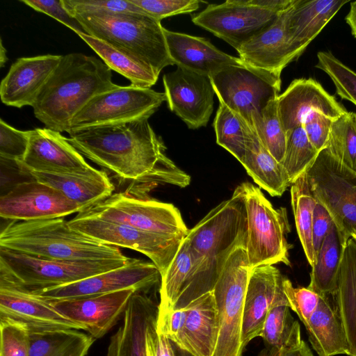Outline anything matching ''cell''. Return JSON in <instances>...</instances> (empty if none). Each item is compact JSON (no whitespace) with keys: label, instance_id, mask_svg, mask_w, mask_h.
<instances>
[{"label":"cell","instance_id":"31","mask_svg":"<svg viewBox=\"0 0 356 356\" xmlns=\"http://www.w3.org/2000/svg\"><path fill=\"white\" fill-rule=\"evenodd\" d=\"M195 271L194 257L185 238L165 273L161 277L158 315L186 307V298Z\"/></svg>","mask_w":356,"mask_h":356},{"label":"cell","instance_id":"30","mask_svg":"<svg viewBox=\"0 0 356 356\" xmlns=\"http://www.w3.org/2000/svg\"><path fill=\"white\" fill-rule=\"evenodd\" d=\"M344 0H296L288 10V26L295 41L307 49L343 6Z\"/></svg>","mask_w":356,"mask_h":356},{"label":"cell","instance_id":"47","mask_svg":"<svg viewBox=\"0 0 356 356\" xmlns=\"http://www.w3.org/2000/svg\"><path fill=\"white\" fill-rule=\"evenodd\" d=\"M30 131L18 130L0 120V158L22 161L26 153Z\"/></svg>","mask_w":356,"mask_h":356},{"label":"cell","instance_id":"52","mask_svg":"<svg viewBox=\"0 0 356 356\" xmlns=\"http://www.w3.org/2000/svg\"><path fill=\"white\" fill-rule=\"evenodd\" d=\"M333 224L334 221L328 211L323 204L317 202L312 223L313 243L316 254Z\"/></svg>","mask_w":356,"mask_h":356},{"label":"cell","instance_id":"33","mask_svg":"<svg viewBox=\"0 0 356 356\" xmlns=\"http://www.w3.org/2000/svg\"><path fill=\"white\" fill-rule=\"evenodd\" d=\"M241 163L254 181L272 196H281L291 185L282 165L264 147L253 129Z\"/></svg>","mask_w":356,"mask_h":356},{"label":"cell","instance_id":"38","mask_svg":"<svg viewBox=\"0 0 356 356\" xmlns=\"http://www.w3.org/2000/svg\"><path fill=\"white\" fill-rule=\"evenodd\" d=\"M29 356H86L95 341L78 330L30 334Z\"/></svg>","mask_w":356,"mask_h":356},{"label":"cell","instance_id":"17","mask_svg":"<svg viewBox=\"0 0 356 356\" xmlns=\"http://www.w3.org/2000/svg\"><path fill=\"white\" fill-rule=\"evenodd\" d=\"M81 211L61 192L33 179L15 184L0 197V216L10 221L53 219Z\"/></svg>","mask_w":356,"mask_h":356},{"label":"cell","instance_id":"25","mask_svg":"<svg viewBox=\"0 0 356 356\" xmlns=\"http://www.w3.org/2000/svg\"><path fill=\"white\" fill-rule=\"evenodd\" d=\"M169 55L177 67L211 76L230 65H243L239 58L230 56L208 40L164 29Z\"/></svg>","mask_w":356,"mask_h":356},{"label":"cell","instance_id":"55","mask_svg":"<svg viewBox=\"0 0 356 356\" xmlns=\"http://www.w3.org/2000/svg\"><path fill=\"white\" fill-rule=\"evenodd\" d=\"M172 351H173V356H194L189 352L182 349L179 346H178L176 343L172 342Z\"/></svg>","mask_w":356,"mask_h":356},{"label":"cell","instance_id":"10","mask_svg":"<svg viewBox=\"0 0 356 356\" xmlns=\"http://www.w3.org/2000/svg\"><path fill=\"white\" fill-rule=\"evenodd\" d=\"M83 212L167 238L183 241L189 232L172 204L136 197L127 192L113 193Z\"/></svg>","mask_w":356,"mask_h":356},{"label":"cell","instance_id":"45","mask_svg":"<svg viewBox=\"0 0 356 356\" xmlns=\"http://www.w3.org/2000/svg\"><path fill=\"white\" fill-rule=\"evenodd\" d=\"M147 15L161 22L180 14L191 13L200 8L198 0H130Z\"/></svg>","mask_w":356,"mask_h":356},{"label":"cell","instance_id":"16","mask_svg":"<svg viewBox=\"0 0 356 356\" xmlns=\"http://www.w3.org/2000/svg\"><path fill=\"white\" fill-rule=\"evenodd\" d=\"M289 8L236 49L245 65L277 81H281L282 70L305 51L289 31Z\"/></svg>","mask_w":356,"mask_h":356},{"label":"cell","instance_id":"54","mask_svg":"<svg viewBox=\"0 0 356 356\" xmlns=\"http://www.w3.org/2000/svg\"><path fill=\"white\" fill-rule=\"evenodd\" d=\"M346 22L350 26L353 35L356 38V1L350 2V10L346 17Z\"/></svg>","mask_w":356,"mask_h":356},{"label":"cell","instance_id":"12","mask_svg":"<svg viewBox=\"0 0 356 356\" xmlns=\"http://www.w3.org/2000/svg\"><path fill=\"white\" fill-rule=\"evenodd\" d=\"M312 191L330 213L343 241L356 231V173L337 161L325 148L307 170Z\"/></svg>","mask_w":356,"mask_h":356},{"label":"cell","instance_id":"26","mask_svg":"<svg viewBox=\"0 0 356 356\" xmlns=\"http://www.w3.org/2000/svg\"><path fill=\"white\" fill-rule=\"evenodd\" d=\"M26 175L57 189L83 211L108 198L115 190L106 172L93 167L79 172L29 171Z\"/></svg>","mask_w":356,"mask_h":356},{"label":"cell","instance_id":"27","mask_svg":"<svg viewBox=\"0 0 356 356\" xmlns=\"http://www.w3.org/2000/svg\"><path fill=\"white\" fill-rule=\"evenodd\" d=\"M158 312L159 304L147 293L135 292L122 323L110 338L106 356H146V331Z\"/></svg>","mask_w":356,"mask_h":356},{"label":"cell","instance_id":"57","mask_svg":"<svg viewBox=\"0 0 356 356\" xmlns=\"http://www.w3.org/2000/svg\"><path fill=\"white\" fill-rule=\"evenodd\" d=\"M350 236L356 241V231L353 232L350 234Z\"/></svg>","mask_w":356,"mask_h":356},{"label":"cell","instance_id":"48","mask_svg":"<svg viewBox=\"0 0 356 356\" xmlns=\"http://www.w3.org/2000/svg\"><path fill=\"white\" fill-rule=\"evenodd\" d=\"M283 286L290 309L295 312L305 324L317 307L321 295L308 287H294L286 277Z\"/></svg>","mask_w":356,"mask_h":356},{"label":"cell","instance_id":"42","mask_svg":"<svg viewBox=\"0 0 356 356\" xmlns=\"http://www.w3.org/2000/svg\"><path fill=\"white\" fill-rule=\"evenodd\" d=\"M277 98L264 107L252 129L256 132L264 147L282 164L286 149V132L279 117Z\"/></svg>","mask_w":356,"mask_h":356},{"label":"cell","instance_id":"19","mask_svg":"<svg viewBox=\"0 0 356 356\" xmlns=\"http://www.w3.org/2000/svg\"><path fill=\"white\" fill-rule=\"evenodd\" d=\"M0 321L19 325L30 334L83 330L58 312L47 299L3 282H0Z\"/></svg>","mask_w":356,"mask_h":356},{"label":"cell","instance_id":"6","mask_svg":"<svg viewBox=\"0 0 356 356\" xmlns=\"http://www.w3.org/2000/svg\"><path fill=\"white\" fill-rule=\"evenodd\" d=\"M132 259L58 260L0 247V282L34 291L105 273L127 265Z\"/></svg>","mask_w":356,"mask_h":356},{"label":"cell","instance_id":"1","mask_svg":"<svg viewBox=\"0 0 356 356\" xmlns=\"http://www.w3.org/2000/svg\"><path fill=\"white\" fill-rule=\"evenodd\" d=\"M68 141L83 156L131 182L127 193L138 197L159 184L181 188L190 176L165 155L166 147L148 119L89 128L72 133Z\"/></svg>","mask_w":356,"mask_h":356},{"label":"cell","instance_id":"40","mask_svg":"<svg viewBox=\"0 0 356 356\" xmlns=\"http://www.w3.org/2000/svg\"><path fill=\"white\" fill-rule=\"evenodd\" d=\"M326 149L341 164L356 173V113L347 112L332 124Z\"/></svg>","mask_w":356,"mask_h":356},{"label":"cell","instance_id":"29","mask_svg":"<svg viewBox=\"0 0 356 356\" xmlns=\"http://www.w3.org/2000/svg\"><path fill=\"white\" fill-rule=\"evenodd\" d=\"M329 296H321L317 307L304 324L309 340L318 356H349L350 347L344 326Z\"/></svg>","mask_w":356,"mask_h":356},{"label":"cell","instance_id":"15","mask_svg":"<svg viewBox=\"0 0 356 356\" xmlns=\"http://www.w3.org/2000/svg\"><path fill=\"white\" fill-rule=\"evenodd\" d=\"M161 278L156 266L133 258L127 265L73 283L29 291L47 300L84 298L127 289L147 293Z\"/></svg>","mask_w":356,"mask_h":356},{"label":"cell","instance_id":"5","mask_svg":"<svg viewBox=\"0 0 356 356\" xmlns=\"http://www.w3.org/2000/svg\"><path fill=\"white\" fill-rule=\"evenodd\" d=\"M86 34L99 39L150 67L158 75L173 65L161 22L139 13L74 15Z\"/></svg>","mask_w":356,"mask_h":356},{"label":"cell","instance_id":"46","mask_svg":"<svg viewBox=\"0 0 356 356\" xmlns=\"http://www.w3.org/2000/svg\"><path fill=\"white\" fill-rule=\"evenodd\" d=\"M0 356H29L31 337L24 327L0 321Z\"/></svg>","mask_w":356,"mask_h":356},{"label":"cell","instance_id":"51","mask_svg":"<svg viewBox=\"0 0 356 356\" xmlns=\"http://www.w3.org/2000/svg\"><path fill=\"white\" fill-rule=\"evenodd\" d=\"M156 321L157 318H154L146 331V356H173L171 341L163 334L157 332Z\"/></svg>","mask_w":356,"mask_h":356},{"label":"cell","instance_id":"21","mask_svg":"<svg viewBox=\"0 0 356 356\" xmlns=\"http://www.w3.org/2000/svg\"><path fill=\"white\" fill-rule=\"evenodd\" d=\"M21 173L29 171L79 172L92 168L60 132L49 128L31 130L26 155L15 161Z\"/></svg>","mask_w":356,"mask_h":356},{"label":"cell","instance_id":"32","mask_svg":"<svg viewBox=\"0 0 356 356\" xmlns=\"http://www.w3.org/2000/svg\"><path fill=\"white\" fill-rule=\"evenodd\" d=\"M333 296L346 333L349 356H356V241L351 236L344 245L337 290Z\"/></svg>","mask_w":356,"mask_h":356},{"label":"cell","instance_id":"9","mask_svg":"<svg viewBox=\"0 0 356 356\" xmlns=\"http://www.w3.org/2000/svg\"><path fill=\"white\" fill-rule=\"evenodd\" d=\"M250 272L245 245L238 246L228 257L212 291L219 321L213 356H242L243 307Z\"/></svg>","mask_w":356,"mask_h":356},{"label":"cell","instance_id":"41","mask_svg":"<svg viewBox=\"0 0 356 356\" xmlns=\"http://www.w3.org/2000/svg\"><path fill=\"white\" fill-rule=\"evenodd\" d=\"M319 152L309 140L302 125L286 133L282 165L291 185L313 165Z\"/></svg>","mask_w":356,"mask_h":356},{"label":"cell","instance_id":"39","mask_svg":"<svg viewBox=\"0 0 356 356\" xmlns=\"http://www.w3.org/2000/svg\"><path fill=\"white\" fill-rule=\"evenodd\" d=\"M213 125L218 145L241 163L252 134V128L241 116L220 103Z\"/></svg>","mask_w":356,"mask_h":356},{"label":"cell","instance_id":"43","mask_svg":"<svg viewBox=\"0 0 356 356\" xmlns=\"http://www.w3.org/2000/svg\"><path fill=\"white\" fill-rule=\"evenodd\" d=\"M315 67L328 75L337 94L356 106V72L337 58L330 51L317 54Z\"/></svg>","mask_w":356,"mask_h":356},{"label":"cell","instance_id":"36","mask_svg":"<svg viewBox=\"0 0 356 356\" xmlns=\"http://www.w3.org/2000/svg\"><path fill=\"white\" fill-rule=\"evenodd\" d=\"M265 347L282 349L301 343L300 328L290 312L284 291L275 298L266 316L261 336Z\"/></svg>","mask_w":356,"mask_h":356},{"label":"cell","instance_id":"53","mask_svg":"<svg viewBox=\"0 0 356 356\" xmlns=\"http://www.w3.org/2000/svg\"><path fill=\"white\" fill-rule=\"evenodd\" d=\"M258 356H314L309 346L302 341L298 345L291 348L277 349L275 348H263Z\"/></svg>","mask_w":356,"mask_h":356},{"label":"cell","instance_id":"13","mask_svg":"<svg viewBox=\"0 0 356 356\" xmlns=\"http://www.w3.org/2000/svg\"><path fill=\"white\" fill-rule=\"evenodd\" d=\"M219 103L241 116L252 129L264 107L277 98L281 81L246 65H230L209 76Z\"/></svg>","mask_w":356,"mask_h":356},{"label":"cell","instance_id":"20","mask_svg":"<svg viewBox=\"0 0 356 356\" xmlns=\"http://www.w3.org/2000/svg\"><path fill=\"white\" fill-rule=\"evenodd\" d=\"M134 289L84 298L47 300L61 314L81 325L95 340L108 333L124 316Z\"/></svg>","mask_w":356,"mask_h":356},{"label":"cell","instance_id":"49","mask_svg":"<svg viewBox=\"0 0 356 356\" xmlns=\"http://www.w3.org/2000/svg\"><path fill=\"white\" fill-rule=\"evenodd\" d=\"M20 1L38 12L54 18L74 31L77 35L86 34L81 23L66 10L63 0H21Z\"/></svg>","mask_w":356,"mask_h":356},{"label":"cell","instance_id":"4","mask_svg":"<svg viewBox=\"0 0 356 356\" xmlns=\"http://www.w3.org/2000/svg\"><path fill=\"white\" fill-rule=\"evenodd\" d=\"M0 247L58 260L126 259L118 247L72 229L63 218L10 221L0 233Z\"/></svg>","mask_w":356,"mask_h":356},{"label":"cell","instance_id":"35","mask_svg":"<svg viewBox=\"0 0 356 356\" xmlns=\"http://www.w3.org/2000/svg\"><path fill=\"white\" fill-rule=\"evenodd\" d=\"M78 35L96 52L111 70L129 79L131 86L150 88L156 83L159 75L150 67L99 39L86 33Z\"/></svg>","mask_w":356,"mask_h":356},{"label":"cell","instance_id":"28","mask_svg":"<svg viewBox=\"0 0 356 356\" xmlns=\"http://www.w3.org/2000/svg\"><path fill=\"white\" fill-rule=\"evenodd\" d=\"M187 306L185 325L175 343L194 356H213L219 332L218 313L213 291Z\"/></svg>","mask_w":356,"mask_h":356},{"label":"cell","instance_id":"37","mask_svg":"<svg viewBox=\"0 0 356 356\" xmlns=\"http://www.w3.org/2000/svg\"><path fill=\"white\" fill-rule=\"evenodd\" d=\"M291 202L297 233L311 268L316 262L312 237L313 215L317 200L308 181L307 172L291 185Z\"/></svg>","mask_w":356,"mask_h":356},{"label":"cell","instance_id":"7","mask_svg":"<svg viewBox=\"0 0 356 356\" xmlns=\"http://www.w3.org/2000/svg\"><path fill=\"white\" fill-rule=\"evenodd\" d=\"M236 189L245 208V250L250 270L280 262L290 265L286 240L290 226L286 209H275L261 189L250 182H243Z\"/></svg>","mask_w":356,"mask_h":356},{"label":"cell","instance_id":"50","mask_svg":"<svg viewBox=\"0 0 356 356\" xmlns=\"http://www.w3.org/2000/svg\"><path fill=\"white\" fill-rule=\"evenodd\" d=\"M334 120L323 113L314 112L302 124L309 140L318 152L327 147Z\"/></svg>","mask_w":356,"mask_h":356},{"label":"cell","instance_id":"44","mask_svg":"<svg viewBox=\"0 0 356 356\" xmlns=\"http://www.w3.org/2000/svg\"><path fill=\"white\" fill-rule=\"evenodd\" d=\"M63 3L72 16L95 13L145 14L130 0H63Z\"/></svg>","mask_w":356,"mask_h":356},{"label":"cell","instance_id":"22","mask_svg":"<svg viewBox=\"0 0 356 356\" xmlns=\"http://www.w3.org/2000/svg\"><path fill=\"white\" fill-rule=\"evenodd\" d=\"M279 117L287 133L302 125L306 118L318 112L335 120L347 110L313 79L293 80L277 98Z\"/></svg>","mask_w":356,"mask_h":356},{"label":"cell","instance_id":"18","mask_svg":"<svg viewBox=\"0 0 356 356\" xmlns=\"http://www.w3.org/2000/svg\"><path fill=\"white\" fill-rule=\"evenodd\" d=\"M169 109L189 129L205 127L213 111L214 90L209 76L177 67L163 76Z\"/></svg>","mask_w":356,"mask_h":356},{"label":"cell","instance_id":"56","mask_svg":"<svg viewBox=\"0 0 356 356\" xmlns=\"http://www.w3.org/2000/svg\"><path fill=\"white\" fill-rule=\"evenodd\" d=\"M8 60L6 56V49L3 45L2 40L0 42V67H3L4 64Z\"/></svg>","mask_w":356,"mask_h":356},{"label":"cell","instance_id":"23","mask_svg":"<svg viewBox=\"0 0 356 356\" xmlns=\"http://www.w3.org/2000/svg\"><path fill=\"white\" fill-rule=\"evenodd\" d=\"M63 56L46 54L16 60L0 84L1 102L9 106H32Z\"/></svg>","mask_w":356,"mask_h":356},{"label":"cell","instance_id":"34","mask_svg":"<svg viewBox=\"0 0 356 356\" xmlns=\"http://www.w3.org/2000/svg\"><path fill=\"white\" fill-rule=\"evenodd\" d=\"M345 244L334 223L317 252L308 288L320 295L335 294Z\"/></svg>","mask_w":356,"mask_h":356},{"label":"cell","instance_id":"24","mask_svg":"<svg viewBox=\"0 0 356 356\" xmlns=\"http://www.w3.org/2000/svg\"><path fill=\"white\" fill-rule=\"evenodd\" d=\"M284 280L273 265L250 270L243 307V348L251 340L261 336L268 312L277 296L284 290Z\"/></svg>","mask_w":356,"mask_h":356},{"label":"cell","instance_id":"8","mask_svg":"<svg viewBox=\"0 0 356 356\" xmlns=\"http://www.w3.org/2000/svg\"><path fill=\"white\" fill-rule=\"evenodd\" d=\"M295 0H227L209 4L192 18L235 49L270 26Z\"/></svg>","mask_w":356,"mask_h":356},{"label":"cell","instance_id":"3","mask_svg":"<svg viewBox=\"0 0 356 356\" xmlns=\"http://www.w3.org/2000/svg\"><path fill=\"white\" fill-rule=\"evenodd\" d=\"M247 218L240 193L211 209L193 228L188 241L195 271L186 302L212 291L228 257L235 248L246 245Z\"/></svg>","mask_w":356,"mask_h":356},{"label":"cell","instance_id":"2","mask_svg":"<svg viewBox=\"0 0 356 356\" xmlns=\"http://www.w3.org/2000/svg\"><path fill=\"white\" fill-rule=\"evenodd\" d=\"M112 77L95 56L64 55L33 103V113L47 128L69 133L73 118L92 97L118 86Z\"/></svg>","mask_w":356,"mask_h":356},{"label":"cell","instance_id":"11","mask_svg":"<svg viewBox=\"0 0 356 356\" xmlns=\"http://www.w3.org/2000/svg\"><path fill=\"white\" fill-rule=\"evenodd\" d=\"M164 101V92L118 86L92 97L73 118L68 134L149 119Z\"/></svg>","mask_w":356,"mask_h":356},{"label":"cell","instance_id":"14","mask_svg":"<svg viewBox=\"0 0 356 356\" xmlns=\"http://www.w3.org/2000/svg\"><path fill=\"white\" fill-rule=\"evenodd\" d=\"M67 223L72 229L102 243L131 249L145 254L156 266L161 277L167 270L182 242L102 220L83 211Z\"/></svg>","mask_w":356,"mask_h":356}]
</instances>
